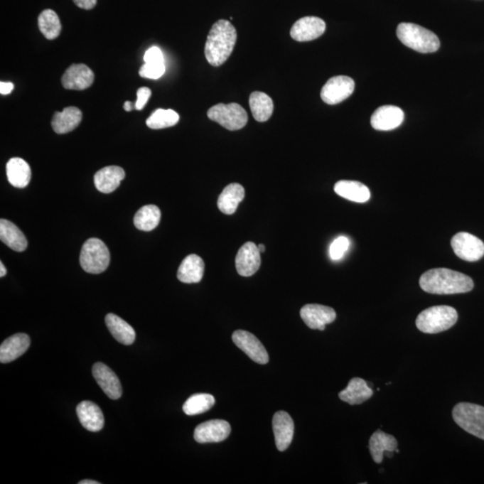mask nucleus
<instances>
[{"instance_id": "f257e3e1", "label": "nucleus", "mask_w": 484, "mask_h": 484, "mask_svg": "<svg viewBox=\"0 0 484 484\" xmlns=\"http://www.w3.org/2000/svg\"><path fill=\"white\" fill-rule=\"evenodd\" d=\"M420 286L429 294L448 295L469 293L475 284L471 277L458 271L435 269L422 274Z\"/></svg>"}, {"instance_id": "f03ea898", "label": "nucleus", "mask_w": 484, "mask_h": 484, "mask_svg": "<svg viewBox=\"0 0 484 484\" xmlns=\"http://www.w3.org/2000/svg\"><path fill=\"white\" fill-rule=\"evenodd\" d=\"M237 41L235 27L227 20H219L213 25L205 46V56L213 67H220L227 61Z\"/></svg>"}, {"instance_id": "7ed1b4c3", "label": "nucleus", "mask_w": 484, "mask_h": 484, "mask_svg": "<svg viewBox=\"0 0 484 484\" xmlns=\"http://www.w3.org/2000/svg\"><path fill=\"white\" fill-rule=\"evenodd\" d=\"M397 34L402 43L418 53H435L441 46L439 38L434 33L415 23H400L397 26Z\"/></svg>"}, {"instance_id": "20e7f679", "label": "nucleus", "mask_w": 484, "mask_h": 484, "mask_svg": "<svg viewBox=\"0 0 484 484\" xmlns=\"http://www.w3.org/2000/svg\"><path fill=\"white\" fill-rule=\"evenodd\" d=\"M458 319V311L454 308L441 305L421 312L415 323L419 330L425 334H439L451 328Z\"/></svg>"}, {"instance_id": "39448f33", "label": "nucleus", "mask_w": 484, "mask_h": 484, "mask_svg": "<svg viewBox=\"0 0 484 484\" xmlns=\"http://www.w3.org/2000/svg\"><path fill=\"white\" fill-rule=\"evenodd\" d=\"M111 254L102 240L92 238L85 242L80 254V265L85 272L101 274L108 269Z\"/></svg>"}, {"instance_id": "423d86ee", "label": "nucleus", "mask_w": 484, "mask_h": 484, "mask_svg": "<svg viewBox=\"0 0 484 484\" xmlns=\"http://www.w3.org/2000/svg\"><path fill=\"white\" fill-rule=\"evenodd\" d=\"M453 419L463 431L484 441V407L471 403H459L452 412Z\"/></svg>"}, {"instance_id": "0eeeda50", "label": "nucleus", "mask_w": 484, "mask_h": 484, "mask_svg": "<svg viewBox=\"0 0 484 484\" xmlns=\"http://www.w3.org/2000/svg\"><path fill=\"white\" fill-rule=\"evenodd\" d=\"M208 118L219 123L225 129L235 131L244 128L248 123V114L238 104H218L208 109Z\"/></svg>"}, {"instance_id": "6e6552de", "label": "nucleus", "mask_w": 484, "mask_h": 484, "mask_svg": "<svg viewBox=\"0 0 484 484\" xmlns=\"http://www.w3.org/2000/svg\"><path fill=\"white\" fill-rule=\"evenodd\" d=\"M451 246L459 259L468 262H475L484 255V243L468 232L456 233L451 240Z\"/></svg>"}, {"instance_id": "1a4fd4ad", "label": "nucleus", "mask_w": 484, "mask_h": 484, "mask_svg": "<svg viewBox=\"0 0 484 484\" xmlns=\"http://www.w3.org/2000/svg\"><path fill=\"white\" fill-rule=\"evenodd\" d=\"M355 83L353 79L346 75H338L326 83L321 90L323 102L329 105L338 104L353 95Z\"/></svg>"}, {"instance_id": "9d476101", "label": "nucleus", "mask_w": 484, "mask_h": 484, "mask_svg": "<svg viewBox=\"0 0 484 484\" xmlns=\"http://www.w3.org/2000/svg\"><path fill=\"white\" fill-rule=\"evenodd\" d=\"M232 341L254 362L259 365H267L269 362V353L265 346L252 333L236 330L232 334Z\"/></svg>"}, {"instance_id": "9b49d317", "label": "nucleus", "mask_w": 484, "mask_h": 484, "mask_svg": "<svg viewBox=\"0 0 484 484\" xmlns=\"http://www.w3.org/2000/svg\"><path fill=\"white\" fill-rule=\"evenodd\" d=\"M301 318L311 329L325 330L326 325L331 324L336 318L334 308L321 304H307L301 308Z\"/></svg>"}, {"instance_id": "f8f14e48", "label": "nucleus", "mask_w": 484, "mask_h": 484, "mask_svg": "<svg viewBox=\"0 0 484 484\" xmlns=\"http://www.w3.org/2000/svg\"><path fill=\"white\" fill-rule=\"evenodd\" d=\"M231 434V425L224 420H212L203 422L195 428V441L204 443H218L225 441Z\"/></svg>"}, {"instance_id": "ddd939ff", "label": "nucleus", "mask_w": 484, "mask_h": 484, "mask_svg": "<svg viewBox=\"0 0 484 484\" xmlns=\"http://www.w3.org/2000/svg\"><path fill=\"white\" fill-rule=\"evenodd\" d=\"M325 31L324 20L316 16H305L294 23L290 34L297 42H311L321 37Z\"/></svg>"}, {"instance_id": "4468645a", "label": "nucleus", "mask_w": 484, "mask_h": 484, "mask_svg": "<svg viewBox=\"0 0 484 484\" xmlns=\"http://www.w3.org/2000/svg\"><path fill=\"white\" fill-rule=\"evenodd\" d=\"M94 80V72L87 65L73 64L65 72L61 83L68 90L82 91L90 87Z\"/></svg>"}, {"instance_id": "2eb2a0df", "label": "nucleus", "mask_w": 484, "mask_h": 484, "mask_svg": "<svg viewBox=\"0 0 484 484\" xmlns=\"http://www.w3.org/2000/svg\"><path fill=\"white\" fill-rule=\"evenodd\" d=\"M260 252L255 243L246 242L237 254L236 269L240 276L249 277L259 269L261 265Z\"/></svg>"}, {"instance_id": "dca6fc26", "label": "nucleus", "mask_w": 484, "mask_h": 484, "mask_svg": "<svg viewBox=\"0 0 484 484\" xmlns=\"http://www.w3.org/2000/svg\"><path fill=\"white\" fill-rule=\"evenodd\" d=\"M92 375L104 392L112 400L122 397V386L119 377L102 362L95 363L92 367Z\"/></svg>"}, {"instance_id": "f3484780", "label": "nucleus", "mask_w": 484, "mask_h": 484, "mask_svg": "<svg viewBox=\"0 0 484 484\" xmlns=\"http://www.w3.org/2000/svg\"><path fill=\"white\" fill-rule=\"evenodd\" d=\"M404 119V112L400 108L385 105L376 109L370 119V123L374 129L389 131L398 128L403 123Z\"/></svg>"}, {"instance_id": "a211bd4d", "label": "nucleus", "mask_w": 484, "mask_h": 484, "mask_svg": "<svg viewBox=\"0 0 484 484\" xmlns=\"http://www.w3.org/2000/svg\"><path fill=\"white\" fill-rule=\"evenodd\" d=\"M273 431L278 451H286L293 441L294 434V424L289 414L284 411L274 414Z\"/></svg>"}, {"instance_id": "6ab92c4d", "label": "nucleus", "mask_w": 484, "mask_h": 484, "mask_svg": "<svg viewBox=\"0 0 484 484\" xmlns=\"http://www.w3.org/2000/svg\"><path fill=\"white\" fill-rule=\"evenodd\" d=\"M77 414L81 424L89 431L97 432L104 427V415L94 402H81L77 407Z\"/></svg>"}, {"instance_id": "aec40b11", "label": "nucleus", "mask_w": 484, "mask_h": 484, "mask_svg": "<svg viewBox=\"0 0 484 484\" xmlns=\"http://www.w3.org/2000/svg\"><path fill=\"white\" fill-rule=\"evenodd\" d=\"M126 176L125 171L119 166H107L95 175V185L102 193L109 194L119 187Z\"/></svg>"}, {"instance_id": "412c9836", "label": "nucleus", "mask_w": 484, "mask_h": 484, "mask_svg": "<svg viewBox=\"0 0 484 484\" xmlns=\"http://www.w3.org/2000/svg\"><path fill=\"white\" fill-rule=\"evenodd\" d=\"M31 344L29 335L16 334L6 339L0 346V362L9 363L18 359L28 350Z\"/></svg>"}, {"instance_id": "4be33fe9", "label": "nucleus", "mask_w": 484, "mask_h": 484, "mask_svg": "<svg viewBox=\"0 0 484 484\" xmlns=\"http://www.w3.org/2000/svg\"><path fill=\"white\" fill-rule=\"evenodd\" d=\"M373 396L372 387L360 377H353L349 381L348 387L339 393V398L351 406L365 403Z\"/></svg>"}, {"instance_id": "5701e85b", "label": "nucleus", "mask_w": 484, "mask_h": 484, "mask_svg": "<svg viewBox=\"0 0 484 484\" xmlns=\"http://www.w3.org/2000/svg\"><path fill=\"white\" fill-rule=\"evenodd\" d=\"M205 272L204 260L192 254L185 257L178 270V279L185 284H197L203 278Z\"/></svg>"}, {"instance_id": "b1692460", "label": "nucleus", "mask_w": 484, "mask_h": 484, "mask_svg": "<svg viewBox=\"0 0 484 484\" xmlns=\"http://www.w3.org/2000/svg\"><path fill=\"white\" fill-rule=\"evenodd\" d=\"M83 119L82 112L77 107H67L63 112H55L51 126L57 134H67L73 131Z\"/></svg>"}, {"instance_id": "393cba45", "label": "nucleus", "mask_w": 484, "mask_h": 484, "mask_svg": "<svg viewBox=\"0 0 484 484\" xmlns=\"http://www.w3.org/2000/svg\"><path fill=\"white\" fill-rule=\"evenodd\" d=\"M6 176L13 187L23 188L28 186L32 178V171L25 160L15 157L6 163Z\"/></svg>"}, {"instance_id": "a878e982", "label": "nucleus", "mask_w": 484, "mask_h": 484, "mask_svg": "<svg viewBox=\"0 0 484 484\" xmlns=\"http://www.w3.org/2000/svg\"><path fill=\"white\" fill-rule=\"evenodd\" d=\"M397 439L392 435L377 430L370 439V451L374 462L382 463L383 456L386 452H396L397 448Z\"/></svg>"}, {"instance_id": "bb28decb", "label": "nucleus", "mask_w": 484, "mask_h": 484, "mask_svg": "<svg viewBox=\"0 0 484 484\" xmlns=\"http://www.w3.org/2000/svg\"><path fill=\"white\" fill-rule=\"evenodd\" d=\"M0 240L10 249L17 252H25L28 244L21 230L5 219L0 220Z\"/></svg>"}, {"instance_id": "cd10ccee", "label": "nucleus", "mask_w": 484, "mask_h": 484, "mask_svg": "<svg viewBox=\"0 0 484 484\" xmlns=\"http://www.w3.org/2000/svg\"><path fill=\"white\" fill-rule=\"evenodd\" d=\"M336 194L356 203H365L370 198V191L365 184L355 181H340L334 188Z\"/></svg>"}, {"instance_id": "c85d7f7f", "label": "nucleus", "mask_w": 484, "mask_h": 484, "mask_svg": "<svg viewBox=\"0 0 484 484\" xmlns=\"http://www.w3.org/2000/svg\"><path fill=\"white\" fill-rule=\"evenodd\" d=\"M106 326L109 333L117 341L125 345H132L136 340V332L134 328L115 314L109 313L105 318Z\"/></svg>"}, {"instance_id": "c756f323", "label": "nucleus", "mask_w": 484, "mask_h": 484, "mask_svg": "<svg viewBox=\"0 0 484 484\" xmlns=\"http://www.w3.org/2000/svg\"><path fill=\"white\" fill-rule=\"evenodd\" d=\"M245 197L244 188L238 183H232L222 190L219 195L217 205L219 210L225 215H232Z\"/></svg>"}, {"instance_id": "7c9ffc66", "label": "nucleus", "mask_w": 484, "mask_h": 484, "mask_svg": "<svg viewBox=\"0 0 484 484\" xmlns=\"http://www.w3.org/2000/svg\"><path fill=\"white\" fill-rule=\"evenodd\" d=\"M249 106L254 119L265 122L271 118L274 112L273 100L263 92H253L249 96Z\"/></svg>"}, {"instance_id": "2f4dec72", "label": "nucleus", "mask_w": 484, "mask_h": 484, "mask_svg": "<svg viewBox=\"0 0 484 484\" xmlns=\"http://www.w3.org/2000/svg\"><path fill=\"white\" fill-rule=\"evenodd\" d=\"M161 221V210L154 205H145L136 212L134 217L136 228L144 232H151L156 229Z\"/></svg>"}, {"instance_id": "473e14b6", "label": "nucleus", "mask_w": 484, "mask_h": 484, "mask_svg": "<svg viewBox=\"0 0 484 484\" xmlns=\"http://www.w3.org/2000/svg\"><path fill=\"white\" fill-rule=\"evenodd\" d=\"M38 25H39L41 33L48 40L56 39L60 36L61 29H63L56 12L51 9L44 10L41 13L39 18H38Z\"/></svg>"}, {"instance_id": "72a5a7b5", "label": "nucleus", "mask_w": 484, "mask_h": 484, "mask_svg": "<svg viewBox=\"0 0 484 484\" xmlns=\"http://www.w3.org/2000/svg\"><path fill=\"white\" fill-rule=\"evenodd\" d=\"M215 399L212 394H195L185 402L183 404L184 413L190 416L202 414L210 410L215 406Z\"/></svg>"}, {"instance_id": "f704fd0d", "label": "nucleus", "mask_w": 484, "mask_h": 484, "mask_svg": "<svg viewBox=\"0 0 484 484\" xmlns=\"http://www.w3.org/2000/svg\"><path fill=\"white\" fill-rule=\"evenodd\" d=\"M178 120L180 116L173 109H158L146 119V125L152 129H166L176 125Z\"/></svg>"}, {"instance_id": "c9c22d12", "label": "nucleus", "mask_w": 484, "mask_h": 484, "mask_svg": "<svg viewBox=\"0 0 484 484\" xmlns=\"http://www.w3.org/2000/svg\"><path fill=\"white\" fill-rule=\"evenodd\" d=\"M350 246V240L345 236L338 237L333 242L330 248H329V255L331 259L339 260L345 256L348 252Z\"/></svg>"}, {"instance_id": "e433bc0d", "label": "nucleus", "mask_w": 484, "mask_h": 484, "mask_svg": "<svg viewBox=\"0 0 484 484\" xmlns=\"http://www.w3.org/2000/svg\"><path fill=\"white\" fill-rule=\"evenodd\" d=\"M166 72L163 63H145L141 67L139 75L141 77L149 79H159Z\"/></svg>"}, {"instance_id": "4c0bfd02", "label": "nucleus", "mask_w": 484, "mask_h": 484, "mask_svg": "<svg viewBox=\"0 0 484 484\" xmlns=\"http://www.w3.org/2000/svg\"><path fill=\"white\" fill-rule=\"evenodd\" d=\"M145 63H163V55L159 48L154 46L146 50L144 56Z\"/></svg>"}, {"instance_id": "58836bf2", "label": "nucleus", "mask_w": 484, "mask_h": 484, "mask_svg": "<svg viewBox=\"0 0 484 484\" xmlns=\"http://www.w3.org/2000/svg\"><path fill=\"white\" fill-rule=\"evenodd\" d=\"M151 95H152V92H151L149 88L141 87L139 89L135 104L136 109H137V111H141V109H143L144 107H145L146 102H149V100L151 97Z\"/></svg>"}, {"instance_id": "ea45409f", "label": "nucleus", "mask_w": 484, "mask_h": 484, "mask_svg": "<svg viewBox=\"0 0 484 484\" xmlns=\"http://www.w3.org/2000/svg\"><path fill=\"white\" fill-rule=\"evenodd\" d=\"M73 1L78 8L85 10L94 9L96 6V3H97V0H73Z\"/></svg>"}, {"instance_id": "a19ab883", "label": "nucleus", "mask_w": 484, "mask_h": 484, "mask_svg": "<svg viewBox=\"0 0 484 484\" xmlns=\"http://www.w3.org/2000/svg\"><path fill=\"white\" fill-rule=\"evenodd\" d=\"M14 89V85L12 83H5V82H1L0 83V92H1V95H9L11 94V92L13 91Z\"/></svg>"}, {"instance_id": "79ce46f5", "label": "nucleus", "mask_w": 484, "mask_h": 484, "mask_svg": "<svg viewBox=\"0 0 484 484\" xmlns=\"http://www.w3.org/2000/svg\"><path fill=\"white\" fill-rule=\"evenodd\" d=\"M133 109H136V105H134L131 102H125L124 109L126 112H131Z\"/></svg>"}, {"instance_id": "37998d69", "label": "nucleus", "mask_w": 484, "mask_h": 484, "mask_svg": "<svg viewBox=\"0 0 484 484\" xmlns=\"http://www.w3.org/2000/svg\"><path fill=\"white\" fill-rule=\"evenodd\" d=\"M6 274V269L4 266V264L2 262H0V276L4 277Z\"/></svg>"}, {"instance_id": "c03bdc74", "label": "nucleus", "mask_w": 484, "mask_h": 484, "mask_svg": "<svg viewBox=\"0 0 484 484\" xmlns=\"http://www.w3.org/2000/svg\"><path fill=\"white\" fill-rule=\"evenodd\" d=\"M79 484H100L97 480H81V482L78 483Z\"/></svg>"}, {"instance_id": "a18cd8bd", "label": "nucleus", "mask_w": 484, "mask_h": 484, "mask_svg": "<svg viewBox=\"0 0 484 484\" xmlns=\"http://www.w3.org/2000/svg\"><path fill=\"white\" fill-rule=\"evenodd\" d=\"M257 248H259L260 253H264L266 252L265 245L259 244V246H257Z\"/></svg>"}]
</instances>
